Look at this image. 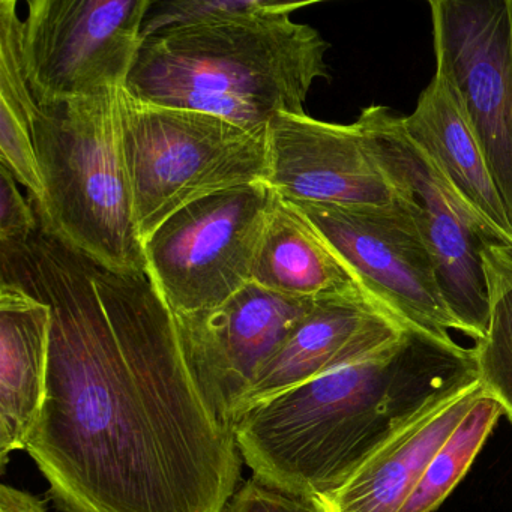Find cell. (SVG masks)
Wrapping results in <instances>:
<instances>
[{
	"label": "cell",
	"mask_w": 512,
	"mask_h": 512,
	"mask_svg": "<svg viewBox=\"0 0 512 512\" xmlns=\"http://www.w3.org/2000/svg\"><path fill=\"white\" fill-rule=\"evenodd\" d=\"M0 284L52 310L46 398L28 454L64 512H223L232 428L209 410L148 272L116 274L44 229L0 248Z\"/></svg>",
	"instance_id": "cell-1"
},
{
	"label": "cell",
	"mask_w": 512,
	"mask_h": 512,
	"mask_svg": "<svg viewBox=\"0 0 512 512\" xmlns=\"http://www.w3.org/2000/svg\"><path fill=\"white\" fill-rule=\"evenodd\" d=\"M476 386L473 349L406 329L379 355L245 410L233 434L256 478L323 496L410 424Z\"/></svg>",
	"instance_id": "cell-2"
},
{
	"label": "cell",
	"mask_w": 512,
	"mask_h": 512,
	"mask_svg": "<svg viewBox=\"0 0 512 512\" xmlns=\"http://www.w3.org/2000/svg\"><path fill=\"white\" fill-rule=\"evenodd\" d=\"M298 10L170 29L143 40L125 91L143 103L197 110L250 131L280 113L307 115L328 79L329 44L292 20Z\"/></svg>",
	"instance_id": "cell-3"
},
{
	"label": "cell",
	"mask_w": 512,
	"mask_h": 512,
	"mask_svg": "<svg viewBox=\"0 0 512 512\" xmlns=\"http://www.w3.org/2000/svg\"><path fill=\"white\" fill-rule=\"evenodd\" d=\"M122 92L38 106L32 139L44 199L40 224L107 271L148 272L125 161Z\"/></svg>",
	"instance_id": "cell-4"
},
{
	"label": "cell",
	"mask_w": 512,
	"mask_h": 512,
	"mask_svg": "<svg viewBox=\"0 0 512 512\" xmlns=\"http://www.w3.org/2000/svg\"><path fill=\"white\" fill-rule=\"evenodd\" d=\"M122 133L143 244L190 203L269 178L268 130L143 103L122 92Z\"/></svg>",
	"instance_id": "cell-5"
},
{
	"label": "cell",
	"mask_w": 512,
	"mask_h": 512,
	"mask_svg": "<svg viewBox=\"0 0 512 512\" xmlns=\"http://www.w3.org/2000/svg\"><path fill=\"white\" fill-rule=\"evenodd\" d=\"M274 199L266 182L221 191L145 239L149 277L175 316L218 307L253 281Z\"/></svg>",
	"instance_id": "cell-6"
},
{
	"label": "cell",
	"mask_w": 512,
	"mask_h": 512,
	"mask_svg": "<svg viewBox=\"0 0 512 512\" xmlns=\"http://www.w3.org/2000/svg\"><path fill=\"white\" fill-rule=\"evenodd\" d=\"M401 193L391 205L289 203L380 310L404 328L454 341L449 331H457V323L443 301L430 247L413 217L409 196Z\"/></svg>",
	"instance_id": "cell-7"
},
{
	"label": "cell",
	"mask_w": 512,
	"mask_h": 512,
	"mask_svg": "<svg viewBox=\"0 0 512 512\" xmlns=\"http://www.w3.org/2000/svg\"><path fill=\"white\" fill-rule=\"evenodd\" d=\"M356 124L367 136L386 175L409 196L410 209L430 247L440 292L457 331L481 340L490 314L482 250L509 248L464 208L428 155L409 136L403 118L388 107L370 106L362 110Z\"/></svg>",
	"instance_id": "cell-8"
},
{
	"label": "cell",
	"mask_w": 512,
	"mask_h": 512,
	"mask_svg": "<svg viewBox=\"0 0 512 512\" xmlns=\"http://www.w3.org/2000/svg\"><path fill=\"white\" fill-rule=\"evenodd\" d=\"M152 0H29L23 50L38 106L125 89Z\"/></svg>",
	"instance_id": "cell-9"
},
{
	"label": "cell",
	"mask_w": 512,
	"mask_h": 512,
	"mask_svg": "<svg viewBox=\"0 0 512 512\" xmlns=\"http://www.w3.org/2000/svg\"><path fill=\"white\" fill-rule=\"evenodd\" d=\"M436 67L481 146L512 226V0H431Z\"/></svg>",
	"instance_id": "cell-10"
},
{
	"label": "cell",
	"mask_w": 512,
	"mask_h": 512,
	"mask_svg": "<svg viewBox=\"0 0 512 512\" xmlns=\"http://www.w3.org/2000/svg\"><path fill=\"white\" fill-rule=\"evenodd\" d=\"M316 301L251 281L218 307L175 316L188 367L220 424L233 430L260 371Z\"/></svg>",
	"instance_id": "cell-11"
},
{
	"label": "cell",
	"mask_w": 512,
	"mask_h": 512,
	"mask_svg": "<svg viewBox=\"0 0 512 512\" xmlns=\"http://www.w3.org/2000/svg\"><path fill=\"white\" fill-rule=\"evenodd\" d=\"M268 185L287 202L391 205L404 196L358 124L280 113L268 125Z\"/></svg>",
	"instance_id": "cell-12"
},
{
	"label": "cell",
	"mask_w": 512,
	"mask_h": 512,
	"mask_svg": "<svg viewBox=\"0 0 512 512\" xmlns=\"http://www.w3.org/2000/svg\"><path fill=\"white\" fill-rule=\"evenodd\" d=\"M406 329L362 290L317 299L266 362L238 416L281 392L379 355L398 343Z\"/></svg>",
	"instance_id": "cell-13"
},
{
	"label": "cell",
	"mask_w": 512,
	"mask_h": 512,
	"mask_svg": "<svg viewBox=\"0 0 512 512\" xmlns=\"http://www.w3.org/2000/svg\"><path fill=\"white\" fill-rule=\"evenodd\" d=\"M403 125L464 208L512 250V226L481 146L440 68Z\"/></svg>",
	"instance_id": "cell-14"
},
{
	"label": "cell",
	"mask_w": 512,
	"mask_h": 512,
	"mask_svg": "<svg viewBox=\"0 0 512 512\" xmlns=\"http://www.w3.org/2000/svg\"><path fill=\"white\" fill-rule=\"evenodd\" d=\"M52 310L0 284V464L26 451L46 398Z\"/></svg>",
	"instance_id": "cell-15"
},
{
	"label": "cell",
	"mask_w": 512,
	"mask_h": 512,
	"mask_svg": "<svg viewBox=\"0 0 512 512\" xmlns=\"http://www.w3.org/2000/svg\"><path fill=\"white\" fill-rule=\"evenodd\" d=\"M481 394L476 386L410 424L337 490L317 496L320 508L323 512H400L440 446Z\"/></svg>",
	"instance_id": "cell-16"
},
{
	"label": "cell",
	"mask_w": 512,
	"mask_h": 512,
	"mask_svg": "<svg viewBox=\"0 0 512 512\" xmlns=\"http://www.w3.org/2000/svg\"><path fill=\"white\" fill-rule=\"evenodd\" d=\"M253 283L304 299L362 290L319 233L277 193L257 254Z\"/></svg>",
	"instance_id": "cell-17"
},
{
	"label": "cell",
	"mask_w": 512,
	"mask_h": 512,
	"mask_svg": "<svg viewBox=\"0 0 512 512\" xmlns=\"http://www.w3.org/2000/svg\"><path fill=\"white\" fill-rule=\"evenodd\" d=\"M490 314L487 331L473 347L479 388L502 407L512 424V251L482 250Z\"/></svg>",
	"instance_id": "cell-18"
},
{
	"label": "cell",
	"mask_w": 512,
	"mask_h": 512,
	"mask_svg": "<svg viewBox=\"0 0 512 512\" xmlns=\"http://www.w3.org/2000/svg\"><path fill=\"white\" fill-rule=\"evenodd\" d=\"M502 415L499 403L482 392L463 421L440 446L400 512L436 511L464 478Z\"/></svg>",
	"instance_id": "cell-19"
},
{
	"label": "cell",
	"mask_w": 512,
	"mask_h": 512,
	"mask_svg": "<svg viewBox=\"0 0 512 512\" xmlns=\"http://www.w3.org/2000/svg\"><path fill=\"white\" fill-rule=\"evenodd\" d=\"M313 2L277 0H175L154 2L143 23V40L170 29L247 19L278 11L301 10Z\"/></svg>",
	"instance_id": "cell-20"
},
{
	"label": "cell",
	"mask_w": 512,
	"mask_h": 512,
	"mask_svg": "<svg viewBox=\"0 0 512 512\" xmlns=\"http://www.w3.org/2000/svg\"><path fill=\"white\" fill-rule=\"evenodd\" d=\"M0 103L32 130L38 104L29 88L23 50V20L16 0L0 2Z\"/></svg>",
	"instance_id": "cell-21"
},
{
	"label": "cell",
	"mask_w": 512,
	"mask_h": 512,
	"mask_svg": "<svg viewBox=\"0 0 512 512\" xmlns=\"http://www.w3.org/2000/svg\"><path fill=\"white\" fill-rule=\"evenodd\" d=\"M0 166L25 185L35 203L44 199L43 176L32 130L7 106L0 103Z\"/></svg>",
	"instance_id": "cell-22"
},
{
	"label": "cell",
	"mask_w": 512,
	"mask_h": 512,
	"mask_svg": "<svg viewBox=\"0 0 512 512\" xmlns=\"http://www.w3.org/2000/svg\"><path fill=\"white\" fill-rule=\"evenodd\" d=\"M19 182L0 166V247L28 244L40 229V218L32 200L20 193Z\"/></svg>",
	"instance_id": "cell-23"
},
{
	"label": "cell",
	"mask_w": 512,
	"mask_h": 512,
	"mask_svg": "<svg viewBox=\"0 0 512 512\" xmlns=\"http://www.w3.org/2000/svg\"><path fill=\"white\" fill-rule=\"evenodd\" d=\"M223 512H323L316 497L302 496L251 476L236 488Z\"/></svg>",
	"instance_id": "cell-24"
},
{
	"label": "cell",
	"mask_w": 512,
	"mask_h": 512,
	"mask_svg": "<svg viewBox=\"0 0 512 512\" xmlns=\"http://www.w3.org/2000/svg\"><path fill=\"white\" fill-rule=\"evenodd\" d=\"M0 512H49L44 502L28 491L2 485L0 487Z\"/></svg>",
	"instance_id": "cell-25"
}]
</instances>
